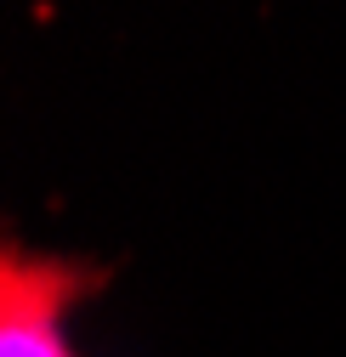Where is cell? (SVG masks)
<instances>
[{"mask_svg":"<svg viewBox=\"0 0 346 357\" xmlns=\"http://www.w3.org/2000/svg\"><path fill=\"white\" fill-rule=\"evenodd\" d=\"M85 273L68 261L6 250L0 266V357H80L63 335V312L80 301Z\"/></svg>","mask_w":346,"mask_h":357,"instance_id":"obj_1","label":"cell"}]
</instances>
